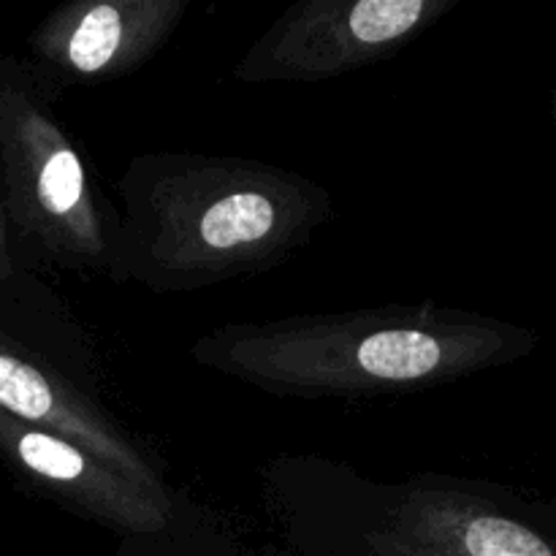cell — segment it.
<instances>
[{
	"instance_id": "obj_8",
	"label": "cell",
	"mask_w": 556,
	"mask_h": 556,
	"mask_svg": "<svg viewBox=\"0 0 556 556\" xmlns=\"http://www.w3.org/2000/svg\"><path fill=\"white\" fill-rule=\"evenodd\" d=\"M369 546L378 556H556L535 530L440 481L405 486Z\"/></svg>"
},
{
	"instance_id": "obj_1",
	"label": "cell",
	"mask_w": 556,
	"mask_h": 556,
	"mask_svg": "<svg viewBox=\"0 0 556 556\" xmlns=\"http://www.w3.org/2000/svg\"><path fill=\"white\" fill-rule=\"evenodd\" d=\"M123 212L109 280L185 293L266 271L313 239L331 195L264 161L144 152L119 177Z\"/></svg>"
},
{
	"instance_id": "obj_2",
	"label": "cell",
	"mask_w": 556,
	"mask_h": 556,
	"mask_svg": "<svg viewBox=\"0 0 556 556\" xmlns=\"http://www.w3.org/2000/svg\"><path fill=\"white\" fill-rule=\"evenodd\" d=\"M521 351V331L424 302L228 324L201 334L190 358L266 394L353 400L434 389Z\"/></svg>"
},
{
	"instance_id": "obj_7",
	"label": "cell",
	"mask_w": 556,
	"mask_h": 556,
	"mask_svg": "<svg viewBox=\"0 0 556 556\" xmlns=\"http://www.w3.org/2000/svg\"><path fill=\"white\" fill-rule=\"evenodd\" d=\"M0 410L27 427L68 438L123 476L157 494L168 489L163 467L106 407L27 348L0 331Z\"/></svg>"
},
{
	"instance_id": "obj_6",
	"label": "cell",
	"mask_w": 556,
	"mask_h": 556,
	"mask_svg": "<svg viewBox=\"0 0 556 556\" xmlns=\"http://www.w3.org/2000/svg\"><path fill=\"white\" fill-rule=\"evenodd\" d=\"M0 465L68 514L119 535H157L174 521V494H157L79 443L0 410Z\"/></svg>"
},
{
	"instance_id": "obj_5",
	"label": "cell",
	"mask_w": 556,
	"mask_h": 556,
	"mask_svg": "<svg viewBox=\"0 0 556 556\" xmlns=\"http://www.w3.org/2000/svg\"><path fill=\"white\" fill-rule=\"evenodd\" d=\"M188 11V0H71L33 27L25 60L58 90L106 85L144 68Z\"/></svg>"
},
{
	"instance_id": "obj_9",
	"label": "cell",
	"mask_w": 556,
	"mask_h": 556,
	"mask_svg": "<svg viewBox=\"0 0 556 556\" xmlns=\"http://www.w3.org/2000/svg\"><path fill=\"white\" fill-rule=\"evenodd\" d=\"M20 275H22L20 250H16L14 239H11L9 223H5L3 206H0V288L11 286Z\"/></svg>"
},
{
	"instance_id": "obj_3",
	"label": "cell",
	"mask_w": 556,
	"mask_h": 556,
	"mask_svg": "<svg viewBox=\"0 0 556 556\" xmlns=\"http://www.w3.org/2000/svg\"><path fill=\"white\" fill-rule=\"evenodd\" d=\"M58 98L25 58H0V206L22 264L112 277L119 215L92 185Z\"/></svg>"
},
{
	"instance_id": "obj_4",
	"label": "cell",
	"mask_w": 556,
	"mask_h": 556,
	"mask_svg": "<svg viewBox=\"0 0 556 556\" xmlns=\"http://www.w3.org/2000/svg\"><path fill=\"white\" fill-rule=\"evenodd\" d=\"M459 0H302L255 38L239 85H313L369 68L438 25Z\"/></svg>"
}]
</instances>
